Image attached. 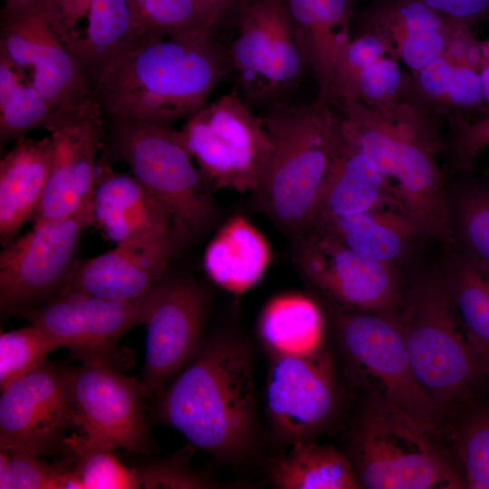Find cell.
<instances>
[{
    "label": "cell",
    "mask_w": 489,
    "mask_h": 489,
    "mask_svg": "<svg viewBox=\"0 0 489 489\" xmlns=\"http://www.w3.org/2000/svg\"><path fill=\"white\" fill-rule=\"evenodd\" d=\"M483 62L489 61V37L483 40Z\"/></svg>",
    "instance_id": "obj_48"
},
{
    "label": "cell",
    "mask_w": 489,
    "mask_h": 489,
    "mask_svg": "<svg viewBox=\"0 0 489 489\" xmlns=\"http://www.w3.org/2000/svg\"><path fill=\"white\" fill-rule=\"evenodd\" d=\"M441 272L463 331L489 365V264L448 252Z\"/></svg>",
    "instance_id": "obj_30"
},
{
    "label": "cell",
    "mask_w": 489,
    "mask_h": 489,
    "mask_svg": "<svg viewBox=\"0 0 489 489\" xmlns=\"http://www.w3.org/2000/svg\"><path fill=\"white\" fill-rule=\"evenodd\" d=\"M478 72L481 82L484 101L483 115H486L489 114V61H485L483 62Z\"/></svg>",
    "instance_id": "obj_46"
},
{
    "label": "cell",
    "mask_w": 489,
    "mask_h": 489,
    "mask_svg": "<svg viewBox=\"0 0 489 489\" xmlns=\"http://www.w3.org/2000/svg\"><path fill=\"white\" fill-rule=\"evenodd\" d=\"M52 158L50 137L22 136L0 161V240L3 245L16 237L42 202Z\"/></svg>",
    "instance_id": "obj_25"
},
{
    "label": "cell",
    "mask_w": 489,
    "mask_h": 489,
    "mask_svg": "<svg viewBox=\"0 0 489 489\" xmlns=\"http://www.w3.org/2000/svg\"><path fill=\"white\" fill-rule=\"evenodd\" d=\"M331 312L337 341L353 377L375 380L377 401L433 431L442 412L414 372L399 312Z\"/></svg>",
    "instance_id": "obj_9"
},
{
    "label": "cell",
    "mask_w": 489,
    "mask_h": 489,
    "mask_svg": "<svg viewBox=\"0 0 489 489\" xmlns=\"http://www.w3.org/2000/svg\"><path fill=\"white\" fill-rule=\"evenodd\" d=\"M459 96V69L447 55L417 72H409L403 98L440 122L446 120Z\"/></svg>",
    "instance_id": "obj_35"
},
{
    "label": "cell",
    "mask_w": 489,
    "mask_h": 489,
    "mask_svg": "<svg viewBox=\"0 0 489 489\" xmlns=\"http://www.w3.org/2000/svg\"><path fill=\"white\" fill-rule=\"evenodd\" d=\"M258 335L270 356L311 355L324 347V315L309 296L281 294L264 308Z\"/></svg>",
    "instance_id": "obj_28"
},
{
    "label": "cell",
    "mask_w": 489,
    "mask_h": 489,
    "mask_svg": "<svg viewBox=\"0 0 489 489\" xmlns=\"http://www.w3.org/2000/svg\"><path fill=\"white\" fill-rule=\"evenodd\" d=\"M489 148V114L449 124L442 155L452 173L473 171L478 158Z\"/></svg>",
    "instance_id": "obj_40"
},
{
    "label": "cell",
    "mask_w": 489,
    "mask_h": 489,
    "mask_svg": "<svg viewBox=\"0 0 489 489\" xmlns=\"http://www.w3.org/2000/svg\"><path fill=\"white\" fill-rule=\"evenodd\" d=\"M228 71L213 33L145 38L103 71L92 92L109 119L171 125L205 107Z\"/></svg>",
    "instance_id": "obj_2"
},
{
    "label": "cell",
    "mask_w": 489,
    "mask_h": 489,
    "mask_svg": "<svg viewBox=\"0 0 489 489\" xmlns=\"http://www.w3.org/2000/svg\"><path fill=\"white\" fill-rule=\"evenodd\" d=\"M272 150L260 184L253 193L258 208L292 240L312 225L340 131L333 104L283 102L263 116Z\"/></svg>",
    "instance_id": "obj_4"
},
{
    "label": "cell",
    "mask_w": 489,
    "mask_h": 489,
    "mask_svg": "<svg viewBox=\"0 0 489 489\" xmlns=\"http://www.w3.org/2000/svg\"><path fill=\"white\" fill-rule=\"evenodd\" d=\"M465 485L489 489V412H479L465 423L459 439Z\"/></svg>",
    "instance_id": "obj_42"
},
{
    "label": "cell",
    "mask_w": 489,
    "mask_h": 489,
    "mask_svg": "<svg viewBox=\"0 0 489 489\" xmlns=\"http://www.w3.org/2000/svg\"><path fill=\"white\" fill-rule=\"evenodd\" d=\"M4 1H5V5H4L3 9L12 10V9H17V8L33 5L41 0H4Z\"/></svg>",
    "instance_id": "obj_47"
},
{
    "label": "cell",
    "mask_w": 489,
    "mask_h": 489,
    "mask_svg": "<svg viewBox=\"0 0 489 489\" xmlns=\"http://www.w3.org/2000/svg\"><path fill=\"white\" fill-rule=\"evenodd\" d=\"M339 402L334 360L325 347L307 356H270L265 414L280 444L313 442L336 416Z\"/></svg>",
    "instance_id": "obj_13"
},
{
    "label": "cell",
    "mask_w": 489,
    "mask_h": 489,
    "mask_svg": "<svg viewBox=\"0 0 489 489\" xmlns=\"http://www.w3.org/2000/svg\"><path fill=\"white\" fill-rule=\"evenodd\" d=\"M387 54H392L388 43L379 35L359 32L343 48L338 59L332 85V103L343 99L367 67Z\"/></svg>",
    "instance_id": "obj_41"
},
{
    "label": "cell",
    "mask_w": 489,
    "mask_h": 489,
    "mask_svg": "<svg viewBox=\"0 0 489 489\" xmlns=\"http://www.w3.org/2000/svg\"><path fill=\"white\" fill-rule=\"evenodd\" d=\"M471 29L465 24L459 26L444 53L456 64L479 72L483 64V42L473 34Z\"/></svg>",
    "instance_id": "obj_44"
},
{
    "label": "cell",
    "mask_w": 489,
    "mask_h": 489,
    "mask_svg": "<svg viewBox=\"0 0 489 489\" xmlns=\"http://www.w3.org/2000/svg\"><path fill=\"white\" fill-rule=\"evenodd\" d=\"M147 295L124 302L67 293L15 315L42 328L61 348L82 360H111L117 341L132 327L143 324Z\"/></svg>",
    "instance_id": "obj_19"
},
{
    "label": "cell",
    "mask_w": 489,
    "mask_h": 489,
    "mask_svg": "<svg viewBox=\"0 0 489 489\" xmlns=\"http://www.w3.org/2000/svg\"><path fill=\"white\" fill-rule=\"evenodd\" d=\"M78 427L67 369L45 362L1 390L0 450L56 452Z\"/></svg>",
    "instance_id": "obj_18"
},
{
    "label": "cell",
    "mask_w": 489,
    "mask_h": 489,
    "mask_svg": "<svg viewBox=\"0 0 489 489\" xmlns=\"http://www.w3.org/2000/svg\"><path fill=\"white\" fill-rule=\"evenodd\" d=\"M0 451L1 489H84L74 469L55 467L23 451Z\"/></svg>",
    "instance_id": "obj_37"
},
{
    "label": "cell",
    "mask_w": 489,
    "mask_h": 489,
    "mask_svg": "<svg viewBox=\"0 0 489 489\" xmlns=\"http://www.w3.org/2000/svg\"><path fill=\"white\" fill-rule=\"evenodd\" d=\"M141 39L214 33L197 0H129Z\"/></svg>",
    "instance_id": "obj_33"
},
{
    "label": "cell",
    "mask_w": 489,
    "mask_h": 489,
    "mask_svg": "<svg viewBox=\"0 0 489 489\" xmlns=\"http://www.w3.org/2000/svg\"><path fill=\"white\" fill-rule=\"evenodd\" d=\"M447 185L448 252L489 264V176L456 173Z\"/></svg>",
    "instance_id": "obj_29"
},
{
    "label": "cell",
    "mask_w": 489,
    "mask_h": 489,
    "mask_svg": "<svg viewBox=\"0 0 489 489\" xmlns=\"http://www.w3.org/2000/svg\"><path fill=\"white\" fill-rule=\"evenodd\" d=\"M194 447L187 444L173 455L149 461L135 468L139 488L209 489L223 487L191 464Z\"/></svg>",
    "instance_id": "obj_38"
},
{
    "label": "cell",
    "mask_w": 489,
    "mask_h": 489,
    "mask_svg": "<svg viewBox=\"0 0 489 489\" xmlns=\"http://www.w3.org/2000/svg\"><path fill=\"white\" fill-rule=\"evenodd\" d=\"M292 241L295 268L331 310L399 312L405 287L398 267L367 258L317 227Z\"/></svg>",
    "instance_id": "obj_11"
},
{
    "label": "cell",
    "mask_w": 489,
    "mask_h": 489,
    "mask_svg": "<svg viewBox=\"0 0 489 489\" xmlns=\"http://www.w3.org/2000/svg\"><path fill=\"white\" fill-rule=\"evenodd\" d=\"M61 348L37 325L2 332L0 335V390L25 377L46 362L47 356Z\"/></svg>",
    "instance_id": "obj_36"
},
{
    "label": "cell",
    "mask_w": 489,
    "mask_h": 489,
    "mask_svg": "<svg viewBox=\"0 0 489 489\" xmlns=\"http://www.w3.org/2000/svg\"><path fill=\"white\" fill-rule=\"evenodd\" d=\"M426 430L375 400L350 434L347 455L360 488L430 489L466 486Z\"/></svg>",
    "instance_id": "obj_7"
},
{
    "label": "cell",
    "mask_w": 489,
    "mask_h": 489,
    "mask_svg": "<svg viewBox=\"0 0 489 489\" xmlns=\"http://www.w3.org/2000/svg\"><path fill=\"white\" fill-rule=\"evenodd\" d=\"M156 416L215 460L231 464L248 456L259 435L249 343L225 332L205 340L157 397Z\"/></svg>",
    "instance_id": "obj_1"
},
{
    "label": "cell",
    "mask_w": 489,
    "mask_h": 489,
    "mask_svg": "<svg viewBox=\"0 0 489 489\" xmlns=\"http://www.w3.org/2000/svg\"><path fill=\"white\" fill-rule=\"evenodd\" d=\"M95 225L93 203L14 237L0 253L2 315L42 305L62 295L76 264L81 239Z\"/></svg>",
    "instance_id": "obj_12"
},
{
    "label": "cell",
    "mask_w": 489,
    "mask_h": 489,
    "mask_svg": "<svg viewBox=\"0 0 489 489\" xmlns=\"http://www.w3.org/2000/svg\"><path fill=\"white\" fill-rule=\"evenodd\" d=\"M317 85V99L332 104L335 68L351 39L354 0H285Z\"/></svg>",
    "instance_id": "obj_24"
},
{
    "label": "cell",
    "mask_w": 489,
    "mask_h": 489,
    "mask_svg": "<svg viewBox=\"0 0 489 489\" xmlns=\"http://www.w3.org/2000/svg\"><path fill=\"white\" fill-rule=\"evenodd\" d=\"M399 318L414 372L442 412L470 389L485 364L455 314L441 270L409 283Z\"/></svg>",
    "instance_id": "obj_6"
},
{
    "label": "cell",
    "mask_w": 489,
    "mask_h": 489,
    "mask_svg": "<svg viewBox=\"0 0 489 489\" xmlns=\"http://www.w3.org/2000/svg\"><path fill=\"white\" fill-rule=\"evenodd\" d=\"M179 133L206 182L238 193L256 190L272 140L263 116L235 88L187 118Z\"/></svg>",
    "instance_id": "obj_10"
},
{
    "label": "cell",
    "mask_w": 489,
    "mask_h": 489,
    "mask_svg": "<svg viewBox=\"0 0 489 489\" xmlns=\"http://www.w3.org/2000/svg\"><path fill=\"white\" fill-rule=\"evenodd\" d=\"M82 361L67 369L78 427L88 436L131 453L154 451L146 425L142 383L118 370L110 359Z\"/></svg>",
    "instance_id": "obj_16"
},
{
    "label": "cell",
    "mask_w": 489,
    "mask_h": 489,
    "mask_svg": "<svg viewBox=\"0 0 489 489\" xmlns=\"http://www.w3.org/2000/svg\"><path fill=\"white\" fill-rule=\"evenodd\" d=\"M63 444L75 456L74 470L84 489L139 488L136 469L128 468L118 460L113 446L85 434L66 436Z\"/></svg>",
    "instance_id": "obj_34"
},
{
    "label": "cell",
    "mask_w": 489,
    "mask_h": 489,
    "mask_svg": "<svg viewBox=\"0 0 489 489\" xmlns=\"http://www.w3.org/2000/svg\"><path fill=\"white\" fill-rule=\"evenodd\" d=\"M209 304L206 289L185 277L165 275L148 293L141 381L147 397L157 398L197 354L205 340Z\"/></svg>",
    "instance_id": "obj_15"
},
{
    "label": "cell",
    "mask_w": 489,
    "mask_h": 489,
    "mask_svg": "<svg viewBox=\"0 0 489 489\" xmlns=\"http://www.w3.org/2000/svg\"><path fill=\"white\" fill-rule=\"evenodd\" d=\"M185 241L179 234L138 239L88 260H77L62 293L112 301L146 296L166 275Z\"/></svg>",
    "instance_id": "obj_20"
},
{
    "label": "cell",
    "mask_w": 489,
    "mask_h": 489,
    "mask_svg": "<svg viewBox=\"0 0 489 489\" xmlns=\"http://www.w3.org/2000/svg\"><path fill=\"white\" fill-rule=\"evenodd\" d=\"M240 0H197L211 24L216 28L228 17Z\"/></svg>",
    "instance_id": "obj_45"
},
{
    "label": "cell",
    "mask_w": 489,
    "mask_h": 489,
    "mask_svg": "<svg viewBox=\"0 0 489 489\" xmlns=\"http://www.w3.org/2000/svg\"><path fill=\"white\" fill-rule=\"evenodd\" d=\"M92 203L95 225L115 244L179 234L170 213L134 176L113 172L102 159Z\"/></svg>",
    "instance_id": "obj_22"
},
{
    "label": "cell",
    "mask_w": 489,
    "mask_h": 489,
    "mask_svg": "<svg viewBox=\"0 0 489 489\" xmlns=\"http://www.w3.org/2000/svg\"><path fill=\"white\" fill-rule=\"evenodd\" d=\"M52 26L91 90L103 71L141 40L129 0H56Z\"/></svg>",
    "instance_id": "obj_21"
},
{
    "label": "cell",
    "mask_w": 489,
    "mask_h": 489,
    "mask_svg": "<svg viewBox=\"0 0 489 489\" xmlns=\"http://www.w3.org/2000/svg\"><path fill=\"white\" fill-rule=\"evenodd\" d=\"M54 110L10 62L0 56V141L44 127Z\"/></svg>",
    "instance_id": "obj_32"
},
{
    "label": "cell",
    "mask_w": 489,
    "mask_h": 489,
    "mask_svg": "<svg viewBox=\"0 0 489 489\" xmlns=\"http://www.w3.org/2000/svg\"><path fill=\"white\" fill-rule=\"evenodd\" d=\"M43 128L51 139V168L34 226L92 204L106 139L105 116L93 92L79 105L55 110Z\"/></svg>",
    "instance_id": "obj_14"
},
{
    "label": "cell",
    "mask_w": 489,
    "mask_h": 489,
    "mask_svg": "<svg viewBox=\"0 0 489 489\" xmlns=\"http://www.w3.org/2000/svg\"><path fill=\"white\" fill-rule=\"evenodd\" d=\"M231 14L235 34L226 50L235 89L250 105L283 102L309 62L285 0H240Z\"/></svg>",
    "instance_id": "obj_8"
},
{
    "label": "cell",
    "mask_w": 489,
    "mask_h": 489,
    "mask_svg": "<svg viewBox=\"0 0 489 489\" xmlns=\"http://www.w3.org/2000/svg\"><path fill=\"white\" fill-rule=\"evenodd\" d=\"M446 18L469 27L489 22V0H418Z\"/></svg>",
    "instance_id": "obj_43"
},
{
    "label": "cell",
    "mask_w": 489,
    "mask_h": 489,
    "mask_svg": "<svg viewBox=\"0 0 489 489\" xmlns=\"http://www.w3.org/2000/svg\"><path fill=\"white\" fill-rule=\"evenodd\" d=\"M109 120L111 157L125 162L170 213L185 243L210 230L219 219V207L179 130L168 124Z\"/></svg>",
    "instance_id": "obj_5"
},
{
    "label": "cell",
    "mask_w": 489,
    "mask_h": 489,
    "mask_svg": "<svg viewBox=\"0 0 489 489\" xmlns=\"http://www.w3.org/2000/svg\"><path fill=\"white\" fill-rule=\"evenodd\" d=\"M388 206L402 209L379 168L342 133L340 125L312 225Z\"/></svg>",
    "instance_id": "obj_23"
},
{
    "label": "cell",
    "mask_w": 489,
    "mask_h": 489,
    "mask_svg": "<svg viewBox=\"0 0 489 489\" xmlns=\"http://www.w3.org/2000/svg\"><path fill=\"white\" fill-rule=\"evenodd\" d=\"M340 129L376 164L426 237L447 241V183L439 163L440 122L404 100L336 101Z\"/></svg>",
    "instance_id": "obj_3"
},
{
    "label": "cell",
    "mask_w": 489,
    "mask_h": 489,
    "mask_svg": "<svg viewBox=\"0 0 489 489\" xmlns=\"http://www.w3.org/2000/svg\"><path fill=\"white\" fill-rule=\"evenodd\" d=\"M312 227L330 233L367 258L396 267L410 255L417 240L426 237L416 223L396 206L332 219Z\"/></svg>",
    "instance_id": "obj_27"
},
{
    "label": "cell",
    "mask_w": 489,
    "mask_h": 489,
    "mask_svg": "<svg viewBox=\"0 0 489 489\" xmlns=\"http://www.w3.org/2000/svg\"><path fill=\"white\" fill-rule=\"evenodd\" d=\"M271 484L279 489H357L348 456L329 445L297 444L269 465Z\"/></svg>",
    "instance_id": "obj_31"
},
{
    "label": "cell",
    "mask_w": 489,
    "mask_h": 489,
    "mask_svg": "<svg viewBox=\"0 0 489 489\" xmlns=\"http://www.w3.org/2000/svg\"><path fill=\"white\" fill-rule=\"evenodd\" d=\"M270 261L267 239L239 215L222 225L204 254L208 277L235 295H242L253 288L265 273Z\"/></svg>",
    "instance_id": "obj_26"
},
{
    "label": "cell",
    "mask_w": 489,
    "mask_h": 489,
    "mask_svg": "<svg viewBox=\"0 0 489 489\" xmlns=\"http://www.w3.org/2000/svg\"><path fill=\"white\" fill-rule=\"evenodd\" d=\"M0 56L59 110L85 101L92 90L49 21L43 0L1 11Z\"/></svg>",
    "instance_id": "obj_17"
},
{
    "label": "cell",
    "mask_w": 489,
    "mask_h": 489,
    "mask_svg": "<svg viewBox=\"0 0 489 489\" xmlns=\"http://www.w3.org/2000/svg\"><path fill=\"white\" fill-rule=\"evenodd\" d=\"M408 79L409 72L402 69L399 60L387 54L360 73L343 99L369 105L403 100Z\"/></svg>",
    "instance_id": "obj_39"
}]
</instances>
